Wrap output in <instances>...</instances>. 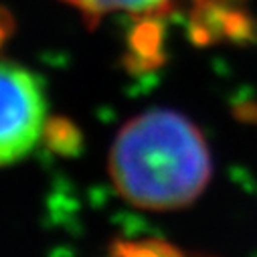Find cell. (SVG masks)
<instances>
[{"instance_id":"6da1fadb","label":"cell","mask_w":257,"mask_h":257,"mask_svg":"<svg viewBox=\"0 0 257 257\" xmlns=\"http://www.w3.org/2000/svg\"><path fill=\"white\" fill-rule=\"evenodd\" d=\"M107 170L125 203L146 211H178L207 190L213 154L195 121L176 109L156 107L119 127Z\"/></svg>"},{"instance_id":"7a4b0ae2","label":"cell","mask_w":257,"mask_h":257,"mask_svg":"<svg viewBox=\"0 0 257 257\" xmlns=\"http://www.w3.org/2000/svg\"><path fill=\"white\" fill-rule=\"evenodd\" d=\"M45 91L33 71L0 59V166L23 160L43 138Z\"/></svg>"},{"instance_id":"3957f363","label":"cell","mask_w":257,"mask_h":257,"mask_svg":"<svg viewBox=\"0 0 257 257\" xmlns=\"http://www.w3.org/2000/svg\"><path fill=\"white\" fill-rule=\"evenodd\" d=\"M81 15L85 25L95 27L105 17L125 15L136 21H160L180 0H61Z\"/></svg>"},{"instance_id":"277c9868","label":"cell","mask_w":257,"mask_h":257,"mask_svg":"<svg viewBox=\"0 0 257 257\" xmlns=\"http://www.w3.org/2000/svg\"><path fill=\"white\" fill-rule=\"evenodd\" d=\"M113 257H192L174 245L160 239H138V241H117L111 247Z\"/></svg>"},{"instance_id":"5b68a950","label":"cell","mask_w":257,"mask_h":257,"mask_svg":"<svg viewBox=\"0 0 257 257\" xmlns=\"http://www.w3.org/2000/svg\"><path fill=\"white\" fill-rule=\"evenodd\" d=\"M45 142L47 146L57 152V154H75L77 148L81 146V134L77 130V125L69 119H51L45 125Z\"/></svg>"},{"instance_id":"8992f818","label":"cell","mask_w":257,"mask_h":257,"mask_svg":"<svg viewBox=\"0 0 257 257\" xmlns=\"http://www.w3.org/2000/svg\"><path fill=\"white\" fill-rule=\"evenodd\" d=\"M15 33V19L7 9H0V49L9 43L11 35Z\"/></svg>"}]
</instances>
